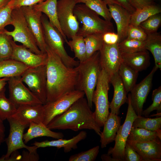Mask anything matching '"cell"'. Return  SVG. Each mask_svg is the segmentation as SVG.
Returning a JSON list of instances; mask_svg holds the SVG:
<instances>
[{"mask_svg": "<svg viewBox=\"0 0 161 161\" xmlns=\"http://www.w3.org/2000/svg\"><path fill=\"white\" fill-rule=\"evenodd\" d=\"M112 18L116 24L118 43L126 38L132 14L122 7L116 4L108 5Z\"/></svg>", "mask_w": 161, "mask_h": 161, "instance_id": "20", "label": "cell"}, {"mask_svg": "<svg viewBox=\"0 0 161 161\" xmlns=\"http://www.w3.org/2000/svg\"><path fill=\"white\" fill-rule=\"evenodd\" d=\"M46 53L47 58L46 65L47 103L54 101L76 90L78 72L76 67L66 66L47 45Z\"/></svg>", "mask_w": 161, "mask_h": 161, "instance_id": "1", "label": "cell"}, {"mask_svg": "<svg viewBox=\"0 0 161 161\" xmlns=\"http://www.w3.org/2000/svg\"><path fill=\"white\" fill-rule=\"evenodd\" d=\"M152 104L142 112V115L145 117L149 116L150 113L156 110L157 114L161 113V86L154 89L152 92Z\"/></svg>", "mask_w": 161, "mask_h": 161, "instance_id": "40", "label": "cell"}, {"mask_svg": "<svg viewBox=\"0 0 161 161\" xmlns=\"http://www.w3.org/2000/svg\"><path fill=\"white\" fill-rule=\"evenodd\" d=\"M5 89L0 92V118L4 121L13 115L17 106L9 98H7Z\"/></svg>", "mask_w": 161, "mask_h": 161, "instance_id": "35", "label": "cell"}, {"mask_svg": "<svg viewBox=\"0 0 161 161\" xmlns=\"http://www.w3.org/2000/svg\"><path fill=\"white\" fill-rule=\"evenodd\" d=\"M27 132L24 134L23 140L27 143L34 138L41 137H47L59 139L63 138L64 135L61 132L52 131L43 123H31Z\"/></svg>", "mask_w": 161, "mask_h": 161, "instance_id": "26", "label": "cell"}, {"mask_svg": "<svg viewBox=\"0 0 161 161\" xmlns=\"http://www.w3.org/2000/svg\"><path fill=\"white\" fill-rule=\"evenodd\" d=\"M15 0H11L5 6L0 9V31L5 29V27L11 25V14L14 9Z\"/></svg>", "mask_w": 161, "mask_h": 161, "instance_id": "42", "label": "cell"}, {"mask_svg": "<svg viewBox=\"0 0 161 161\" xmlns=\"http://www.w3.org/2000/svg\"><path fill=\"white\" fill-rule=\"evenodd\" d=\"M147 35L139 25L135 26L129 24L126 38L144 41L146 40Z\"/></svg>", "mask_w": 161, "mask_h": 161, "instance_id": "43", "label": "cell"}, {"mask_svg": "<svg viewBox=\"0 0 161 161\" xmlns=\"http://www.w3.org/2000/svg\"><path fill=\"white\" fill-rule=\"evenodd\" d=\"M110 83L109 75L102 68L92 97V102L95 106L94 117L100 127L103 126L109 113L108 93Z\"/></svg>", "mask_w": 161, "mask_h": 161, "instance_id": "6", "label": "cell"}, {"mask_svg": "<svg viewBox=\"0 0 161 161\" xmlns=\"http://www.w3.org/2000/svg\"><path fill=\"white\" fill-rule=\"evenodd\" d=\"M72 40L66 43L74 52L75 57L77 58L79 62H82L86 59V52L84 38L76 35L71 38Z\"/></svg>", "mask_w": 161, "mask_h": 161, "instance_id": "33", "label": "cell"}, {"mask_svg": "<svg viewBox=\"0 0 161 161\" xmlns=\"http://www.w3.org/2000/svg\"><path fill=\"white\" fill-rule=\"evenodd\" d=\"M110 82L114 87V95L109 109L111 112L118 115L121 106L125 103H128L127 93L119 75L118 72L109 76Z\"/></svg>", "mask_w": 161, "mask_h": 161, "instance_id": "21", "label": "cell"}, {"mask_svg": "<svg viewBox=\"0 0 161 161\" xmlns=\"http://www.w3.org/2000/svg\"><path fill=\"white\" fill-rule=\"evenodd\" d=\"M161 24V16L159 13L150 16L141 23L139 26L148 35L157 32Z\"/></svg>", "mask_w": 161, "mask_h": 161, "instance_id": "39", "label": "cell"}, {"mask_svg": "<svg viewBox=\"0 0 161 161\" xmlns=\"http://www.w3.org/2000/svg\"><path fill=\"white\" fill-rule=\"evenodd\" d=\"M127 140L136 142H145L161 140V132L148 131L131 127Z\"/></svg>", "mask_w": 161, "mask_h": 161, "instance_id": "29", "label": "cell"}, {"mask_svg": "<svg viewBox=\"0 0 161 161\" xmlns=\"http://www.w3.org/2000/svg\"><path fill=\"white\" fill-rule=\"evenodd\" d=\"M7 120L10 126L9 135L5 140L7 145V151L5 155L0 158V161H6L13 152L19 149L25 148L30 152L37 151L38 148L36 146H27L23 140L24 130L29 126L21 124L11 117Z\"/></svg>", "mask_w": 161, "mask_h": 161, "instance_id": "11", "label": "cell"}, {"mask_svg": "<svg viewBox=\"0 0 161 161\" xmlns=\"http://www.w3.org/2000/svg\"><path fill=\"white\" fill-rule=\"evenodd\" d=\"M78 77L76 90L83 92L92 109V97L102 69L100 61L99 51L95 52L76 66Z\"/></svg>", "mask_w": 161, "mask_h": 161, "instance_id": "3", "label": "cell"}, {"mask_svg": "<svg viewBox=\"0 0 161 161\" xmlns=\"http://www.w3.org/2000/svg\"><path fill=\"white\" fill-rule=\"evenodd\" d=\"M99 146L97 145L86 151L71 156L69 161H94L99 152Z\"/></svg>", "mask_w": 161, "mask_h": 161, "instance_id": "41", "label": "cell"}, {"mask_svg": "<svg viewBox=\"0 0 161 161\" xmlns=\"http://www.w3.org/2000/svg\"><path fill=\"white\" fill-rule=\"evenodd\" d=\"M9 79L7 78H0V92L5 89V86Z\"/></svg>", "mask_w": 161, "mask_h": 161, "instance_id": "52", "label": "cell"}, {"mask_svg": "<svg viewBox=\"0 0 161 161\" xmlns=\"http://www.w3.org/2000/svg\"><path fill=\"white\" fill-rule=\"evenodd\" d=\"M3 121L0 118V146L5 140V127Z\"/></svg>", "mask_w": 161, "mask_h": 161, "instance_id": "50", "label": "cell"}, {"mask_svg": "<svg viewBox=\"0 0 161 161\" xmlns=\"http://www.w3.org/2000/svg\"><path fill=\"white\" fill-rule=\"evenodd\" d=\"M38 155L37 151L30 152L23 151L22 152L21 161H37L39 160Z\"/></svg>", "mask_w": 161, "mask_h": 161, "instance_id": "48", "label": "cell"}, {"mask_svg": "<svg viewBox=\"0 0 161 161\" xmlns=\"http://www.w3.org/2000/svg\"><path fill=\"white\" fill-rule=\"evenodd\" d=\"M45 0H15L14 9L24 6H32Z\"/></svg>", "mask_w": 161, "mask_h": 161, "instance_id": "47", "label": "cell"}, {"mask_svg": "<svg viewBox=\"0 0 161 161\" xmlns=\"http://www.w3.org/2000/svg\"><path fill=\"white\" fill-rule=\"evenodd\" d=\"M86 137L87 133L85 131H82L69 140L61 138L55 140H46L41 142L35 141L32 145L36 146L38 148L48 147H55L58 148H63L64 152L67 153L73 149L77 148L78 143L86 139Z\"/></svg>", "mask_w": 161, "mask_h": 161, "instance_id": "22", "label": "cell"}, {"mask_svg": "<svg viewBox=\"0 0 161 161\" xmlns=\"http://www.w3.org/2000/svg\"><path fill=\"white\" fill-rule=\"evenodd\" d=\"M100 61L102 68L109 76L118 72L123 62L118 43L107 44L104 42L99 51Z\"/></svg>", "mask_w": 161, "mask_h": 161, "instance_id": "16", "label": "cell"}, {"mask_svg": "<svg viewBox=\"0 0 161 161\" xmlns=\"http://www.w3.org/2000/svg\"><path fill=\"white\" fill-rule=\"evenodd\" d=\"M4 30L0 31V61L10 59L13 51L12 38Z\"/></svg>", "mask_w": 161, "mask_h": 161, "instance_id": "38", "label": "cell"}, {"mask_svg": "<svg viewBox=\"0 0 161 161\" xmlns=\"http://www.w3.org/2000/svg\"><path fill=\"white\" fill-rule=\"evenodd\" d=\"M158 69L154 66L140 82L135 85L128 94L131 105L138 116H142L143 105L151 89L154 74Z\"/></svg>", "mask_w": 161, "mask_h": 161, "instance_id": "14", "label": "cell"}, {"mask_svg": "<svg viewBox=\"0 0 161 161\" xmlns=\"http://www.w3.org/2000/svg\"><path fill=\"white\" fill-rule=\"evenodd\" d=\"M85 95L83 92L75 90L57 100L44 105L45 116L43 123L47 126L55 117L66 111L76 101Z\"/></svg>", "mask_w": 161, "mask_h": 161, "instance_id": "12", "label": "cell"}, {"mask_svg": "<svg viewBox=\"0 0 161 161\" xmlns=\"http://www.w3.org/2000/svg\"><path fill=\"white\" fill-rule=\"evenodd\" d=\"M77 3L75 0H59L57 3L58 20L64 35L69 38L77 35L79 29L78 20L74 14Z\"/></svg>", "mask_w": 161, "mask_h": 161, "instance_id": "10", "label": "cell"}, {"mask_svg": "<svg viewBox=\"0 0 161 161\" xmlns=\"http://www.w3.org/2000/svg\"><path fill=\"white\" fill-rule=\"evenodd\" d=\"M136 10L141 9L143 7L154 4L153 0H131Z\"/></svg>", "mask_w": 161, "mask_h": 161, "instance_id": "49", "label": "cell"}, {"mask_svg": "<svg viewBox=\"0 0 161 161\" xmlns=\"http://www.w3.org/2000/svg\"><path fill=\"white\" fill-rule=\"evenodd\" d=\"M85 4L105 20L111 21L112 17L107 7V4L103 0H89Z\"/></svg>", "mask_w": 161, "mask_h": 161, "instance_id": "37", "label": "cell"}, {"mask_svg": "<svg viewBox=\"0 0 161 161\" xmlns=\"http://www.w3.org/2000/svg\"><path fill=\"white\" fill-rule=\"evenodd\" d=\"M121 54L129 53L145 49V41L125 39L118 43Z\"/></svg>", "mask_w": 161, "mask_h": 161, "instance_id": "36", "label": "cell"}, {"mask_svg": "<svg viewBox=\"0 0 161 161\" xmlns=\"http://www.w3.org/2000/svg\"><path fill=\"white\" fill-rule=\"evenodd\" d=\"M132 127L149 131L161 132V117L151 118L138 116L133 121Z\"/></svg>", "mask_w": 161, "mask_h": 161, "instance_id": "32", "label": "cell"}, {"mask_svg": "<svg viewBox=\"0 0 161 161\" xmlns=\"http://www.w3.org/2000/svg\"><path fill=\"white\" fill-rule=\"evenodd\" d=\"M21 77L10 78L8 80L9 98L17 106L22 105L43 104L25 86Z\"/></svg>", "mask_w": 161, "mask_h": 161, "instance_id": "13", "label": "cell"}, {"mask_svg": "<svg viewBox=\"0 0 161 161\" xmlns=\"http://www.w3.org/2000/svg\"><path fill=\"white\" fill-rule=\"evenodd\" d=\"M103 39L105 44H113L118 43L119 36L114 32H109L103 34Z\"/></svg>", "mask_w": 161, "mask_h": 161, "instance_id": "46", "label": "cell"}, {"mask_svg": "<svg viewBox=\"0 0 161 161\" xmlns=\"http://www.w3.org/2000/svg\"><path fill=\"white\" fill-rule=\"evenodd\" d=\"M11 25L14 27L13 30L9 31L4 29V31L13 38L14 41L21 43L35 54H43L37 44L21 8L13 10Z\"/></svg>", "mask_w": 161, "mask_h": 161, "instance_id": "5", "label": "cell"}, {"mask_svg": "<svg viewBox=\"0 0 161 161\" xmlns=\"http://www.w3.org/2000/svg\"><path fill=\"white\" fill-rule=\"evenodd\" d=\"M103 35L101 33H93L84 37L87 58L101 49L104 44Z\"/></svg>", "mask_w": 161, "mask_h": 161, "instance_id": "34", "label": "cell"}, {"mask_svg": "<svg viewBox=\"0 0 161 161\" xmlns=\"http://www.w3.org/2000/svg\"><path fill=\"white\" fill-rule=\"evenodd\" d=\"M74 14L77 20L82 22L77 35L85 37L93 33L104 34L114 32L112 23L100 18L99 15L84 4L76 5Z\"/></svg>", "mask_w": 161, "mask_h": 161, "instance_id": "4", "label": "cell"}, {"mask_svg": "<svg viewBox=\"0 0 161 161\" xmlns=\"http://www.w3.org/2000/svg\"><path fill=\"white\" fill-rule=\"evenodd\" d=\"M142 157L143 161H161V141L127 142Z\"/></svg>", "mask_w": 161, "mask_h": 161, "instance_id": "19", "label": "cell"}, {"mask_svg": "<svg viewBox=\"0 0 161 161\" xmlns=\"http://www.w3.org/2000/svg\"><path fill=\"white\" fill-rule=\"evenodd\" d=\"M45 116L44 105H22L10 117L21 124L29 126L31 123H43Z\"/></svg>", "mask_w": 161, "mask_h": 161, "instance_id": "17", "label": "cell"}, {"mask_svg": "<svg viewBox=\"0 0 161 161\" xmlns=\"http://www.w3.org/2000/svg\"><path fill=\"white\" fill-rule=\"evenodd\" d=\"M121 55L123 62L138 72L145 70L150 64L149 54L146 49Z\"/></svg>", "mask_w": 161, "mask_h": 161, "instance_id": "25", "label": "cell"}, {"mask_svg": "<svg viewBox=\"0 0 161 161\" xmlns=\"http://www.w3.org/2000/svg\"><path fill=\"white\" fill-rule=\"evenodd\" d=\"M57 0H45L33 6L36 11L45 14L51 24L56 29L62 36L64 41H68L61 28L58 20L57 12Z\"/></svg>", "mask_w": 161, "mask_h": 161, "instance_id": "24", "label": "cell"}, {"mask_svg": "<svg viewBox=\"0 0 161 161\" xmlns=\"http://www.w3.org/2000/svg\"><path fill=\"white\" fill-rule=\"evenodd\" d=\"M11 0H0V9L6 5Z\"/></svg>", "mask_w": 161, "mask_h": 161, "instance_id": "53", "label": "cell"}, {"mask_svg": "<svg viewBox=\"0 0 161 161\" xmlns=\"http://www.w3.org/2000/svg\"><path fill=\"white\" fill-rule=\"evenodd\" d=\"M23 83L44 105L47 102L46 66L29 68L21 77Z\"/></svg>", "mask_w": 161, "mask_h": 161, "instance_id": "8", "label": "cell"}, {"mask_svg": "<svg viewBox=\"0 0 161 161\" xmlns=\"http://www.w3.org/2000/svg\"><path fill=\"white\" fill-rule=\"evenodd\" d=\"M108 5L113 4L119 5L132 14L136 10L131 0H103Z\"/></svg>", "mask_w": 161, "mask_h": 161, "instance_id": "45", "label": "cell"}, {"mask_svg": "<svg viewBox=\"0 0 161 161\" xmlns=\"http://www.w3.org/2000/svg\"><path fill=\"white\" fill-rule=\"evenodd\" d=\"M13 51L11 59L20 62L30 68L45 65L47 61L46 53L35 54L23 45L17 44L12 40Z\"/></svg>", "mask_w": 161, "mask_h": 161, "instance_id": "18", "label": "cell"}, {"mask_svg": "<svg viewBox=\"0 0 161 161\" xmlns=\"http://www.w3.org/2000/svg\"><path fill=\"white\" fill-rule=\"evenodd\" d=\"M161 12L160 7L154 4L146 6L142 8L136 10L132 14L130 24L138 26L150 16Z\"/></svg>", "mask_w": 161, "mask_h": 161, "instance_id": "31", "label": "cell"}, {"mask_svg": "<svg viewBox=\"0 0 161 161\" xmlns=\"http://www.w3.org/2000/svg\"><path fill=\"white\" fill-rule=\"evenodd\" d=\"M145 49L149 51L153 55L154 66L161 69V35L160 32L148 35L145 41Z\"/></svg>", "mask_w": 161, "mask_h": 161, "instance_id": "28", "label": "cell"}, {"mask_svg": "<svg viewBox=\"0 0 161 161\" xmlns=\"http://www.w3.org/2000/svg\"><path fill=\"white\" fill-rule=\"evenodd\" d=\"M29 68L20 62L11 58L0 61V78L21 77Z\"/></svg>", "mask_w": 161, "mask_h": 161, "instance_id": "27", "label": "cell"}, {"mask_svg": "<svg viewBox=\"0 0 161 161\" xmlns=\"http://www.w3.org/2000/svg\"><path fill=\"white\" fill-rule=\"evenodd\" d=\"M124 161H143L142 157L127 142L124 149Z\"/></svg>", "mask_w": 161, "mask_h": 161, "instance_id": "44", "label": "cell"}, {"mask_svg": "<svg viewBox=\"0 0 161 161\" xmlns=\"http://www.w3.org/2000/svg\"><path fill=\"white\" fill-rule=\"evenodd\" d=\"M21 8L38 48L43 54L46 53L47 45L41 22L42 13L35 10L32 6Z\"/></svg>", "mask_w": 161, "mask_h": 161, "instance_id": "15", "label": "cell"}, {"mask_svg": "<svg viewBox=\"0 0 161 161\" xmlns=\"http://www.w3.org/2000/svg\"><path fill=\"white\" fill-rule=\"evenodd\" d=\"M121 118L117 115L109 112L103 125V129L100 136L102 148L114 141L120 125Z\"/></svg>", "mask_w": 161, "mask_h": 161, "instance_id": "23", "label": "cell"}, {"mask_svg": "<svg viewBox=\"0 0 161 161\" xmlns=\"http://www.w3.org/2000/svg\"><path fill=\"white\" fill-rule=\"evenodd\" d=\"M41 22L47 45L60 57L66 66L70 67L77 66L79 61L68 55L64 47V40L61 34L47 18L42 16Z\"/></svg>", "mask_w": 161, "mask_h": 161, "instance_id": "7", "label": "cell"}, {"mask_svg": "<svg viewBox=\"0 0 161 161\" xmlns=\"http://www.w3.org/2000/svg\"><path fill=\"white\" fill-rule=\"evenodd\" d=\"M76 3H83L85 4V3L89 0H75Z\"/></svg>", "mask_w": 161, "mask_h": 161, "instance_id": "54", "label": "cell"}, {"mask_svg": "<svg viewBox=\"0 0 161 161\" xmlns=\"http://www.w3.org/2000/svg\"><path fill=\"white\" fill-rule=\"evenodd\" d=\"M101 158L103 161H119L118 160L113 158L111 155L107 154H102Z\"/></svg>", "mask_w": 161, "mask_h": 161, "instance_id": "51", "label": "cell"}, {"mask_svg": "<svg viewBox=\"0 0 161 161\" xmlns=\"http://www.w3.org/2000/svg\"><path fill=\"white\" fill-rule=\"evenodd\" d=\"M128 108L124 123L120 125L117 132L113 147H110L107 154L119 161H124V149L132 125L134 120L138 116L131 104L128 95Z\"/></svg>", "mask_w": 161, "mask_h": 161, "instance_id": "9", "label": "cell"}, {"mask_svg": "<svg viewBox=\"0 0 161 161\" xmlns=\"http://www.w3.org/2000/svg\"><path fill=\"white\" fill-rule=\"evenodd\" d=\"M118 72L126 92H130L136 84L139 72L123 62Z\"/></svg>", "mask_w": 161, "mask_h": 161, "instance_id": "30", "label": "cell"}, {"mask_svg": "<svg viewBox=\"0 0 161 161\" xmlns=\"http://www.w3.org/2000/svg\"><path fill=\"white\" fill-rule=\"evenodd\" d=\"M51 130H93L99 136L101 128L96 123L93 112L84 97L75 102L65 112L54 118L47 126Z\"/></svg>", "mask_w": 161, "mask_h": 161, "instance_id": "2", "label": "cell"}]
</instances>
